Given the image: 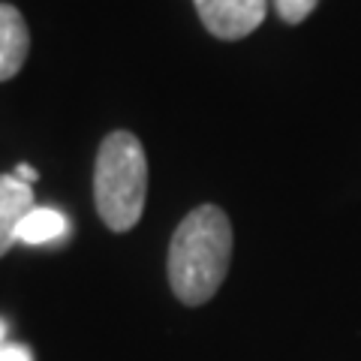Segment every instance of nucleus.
I'll use <instances>...</instances> for the list:
<instances>
[{
  "label": "nucleus",
  "instance_id": "obj_5",
  "mask_svg": "<svg viewBox=\"0 0 361 361\" xmlns=\"http://www.w3.org/2000/svg\"><path fill=\"white\" fill-rule=\"evenodd\" d=\"M30 54V30L13 4H0V82L21 73Z\"/></svg>",
  "mask_w": 361,
  "mask_h": 361
},
{
  "label": "nucleus",
  "instance_id": "obj_6",
  "mask_svg": "<svg viewBox=\"0 0 361 361\" xmlns=\"http://www.w3.org/2000/svg\"><path fill=\"white\" fill-rule=\"evenodd\" d=\"M66 232V217L54 208H33L18 226V241L25 244H45Z\"/></svg>",
  "mask_w": 361,
  "mask_h": 361
},
{
  "label": "nucleus",
  "instance_id": "obj_2",
  "mask_svg": "<svg viewBox=\"0 0 361 361\" xmlns=\"http://www.w3.org/2000/svg\"><path fill=\"white\" fill-rule=\"evenodd\" d=\"M148 199V157L142 142L127 130H115L99 142L94 163V205L111 232H130L145 214Z\"/></svg>",
  "mask_w": 361,
  "mask_h": 361
},
{
  "label": "nucleus",
  "instance_id": "obj_1",
  "mask_svg": "<svg viewBox=\"0 0 361 361\" xmlns=\"http://www.w3.org/2000/svg\"><path fill=\"white\" fill-rule=\"evenodd\" d=\"M235 232L220 205H199L178 223L169 241L166 274L175 298L187 307L208 304L232 265Z\"/></svg>",
  "mask_w": 361,
  "mask_h": 361
},
{
  "label": "nucleus",
  "instance_id": "obj_8",
  "mask_svg": "<svg viewBox=\"0 0 361 361\" xmlns=\"http://www.w3.org/2000/svg\"><path fill=\"white\" fill-rule=\"evenodd\" d=\"M0 361H33V355L21 343H4L0 346Z\"/></svg>",
  "mask_w": 361,
  "mask_h": 361
},
{
  "label": "nucleus",
  "instance_id": "obj_9",
  "mask_svg": "<svg viewBox=\"0 0 361 361\" xmlns=\"http://www.w3.org/2000/svg\"><path fill=\"white\" fill-rule=\"evenodd\" d=\"M16 178H21V180H25V184H33V180H37V172H33L30 166L21 163V166L16 169Z\"/></svg>",
  "mask_w": 361,
  "mask_h": 361
},
{
  "label": "nucleus",
  "instance_id": "obj_10",
  "mask_svg": "<svg viewBox=\"0 0 361 361\" xmlns=\"http://www.w3.org/2000/svg\"><path fill=\"white\" fill-rule=\"evenodd\" d=\"M4 334H6V329H4V322H0V346H4Z\"/></svg>",
  "mask_w": 361,
  "mask_h": 361
},
{
  "label": "nucleus",
  "instance_id": "obj_3",
  "mask_svg": "<svg viewBox=\"0 0 361 361\" xmlns=\"http://www.w3.org/2000/svg\"><path fill=\"white\" fill-rule=\"evenodd\" d=\"M199 21L217 39H244L265 21L268 0H193Z\"/></svg>",
  "mask_w": 361,
  "mask_h": 361
},
{
  "label": "nucleus",
  "instance_id": "obj_7",
  "mask_svg": "<svg viewBox=\"0 0 361 361\" xmlns=\"http://www.w3.org/2000/svg\"><path fill=\"white\" fill-rule=\"evenodd\" d=\"M316 6H319V0H274L277 16L283 18L286 25H301Z\"/></svg>",
  "mask_w": 361,
  "mask_h": 361
},
{
  "label": "nucleus",
  "instance_id": "obj_4",
  "mask_svg": "<svg viewBox=\"0 0 361 361\" xmlns=\"http://www.w3.org/2000/svg\"><path fill=\"white\" fill-rule=\"evenodd\" d=\"M37 208L33 187L25 184L21 178L0 175V259H4L18 241V226L27 214Z\"/></svg>",
  "mask_w": 361,
  "mask_h": 361
}]
</instances>
